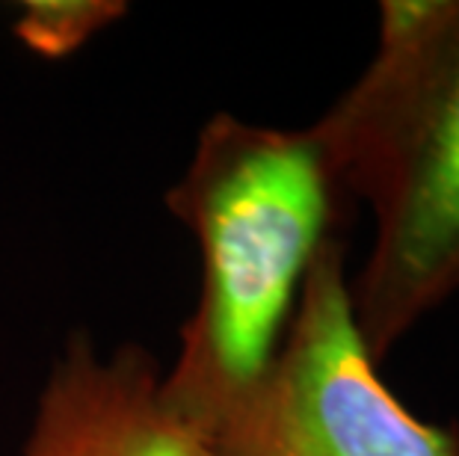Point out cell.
I'll use <instances>...</instances> for the list:
<instances>
[{"mask_svg": "<svg viewBox=\"0 0 459 456\" xmlns=\"http://www.w3.org/2000/svg\"><path fill=\"white\" fill-rule=\"evenodd\" d=\"M350 205L315 128L281 131L229 113L202 128L187 172L166 193L199 244L202 285L163 394L211 444L270 374Z\"/></svg>", "mask_w": 459, "mask_h": 456, "instance_id": "obj_1", "label": "cell"}, {"mask_svg": "<svg viewBox=\"0 0 459 456\" xmlns=\"http://www.w3.org/2000/svg\"><path fill=\"white\" fill-rule=\"evenodd\" d=\"M311 128L350 202L374 213L350 299L383 362L459 294V0L379 4L374 56Z\"/></svg>", "mask_w": 459, "mask_h": 456, "instance_id": "obj_2", "label": "cell"}, {"mask_svg": "<svg viewBox=\"0 0 459 456\" xmlns=\"http://www.w3.org/2000/svg\"><path fill=\"white\" fill-rule=\"evenodd\" d=\"M217 456H459V421H424L368 353L344 237L317 255L288 338L255 394L213 435Z\"/></svg>", "mask_w": 459, "mask_h": 456, "instance_id": "obj_3", "label": "cell"}, {"mask_svg": "<svg viewBox=\"0 0 459 456\" xmlns=\"http://www.w3.org/2000/svg\"><path fill=\"white\" fill-rule=\"evenodd\" d=\"M125 4L116 0H30L15 18L18 42L45 60H65L104 27L119 22Z\"/></svg>", "mask_w": 459, "mask_h": 456, "instance_id": "obj_5", "label": "cell"}, {"mask_svg": "<svg viewBox=\"0 0 459 456\" xmlns=\"http://www.w3.org/2000/svg\"><path fill=\"white\" fill-rule=\"evenodd\" d=\"M22 456H217L163 394L158 362L128 344L101 356L72 335L39 394Z\"/></svg>", "mask_w": 459, "mask_h": 456, "instance_id": "obj_4", "label": "cell"}]
</instances>
